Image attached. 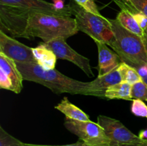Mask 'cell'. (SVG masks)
<instances>
[{
  "label": "cell",
  "mask_w": 147,
  "mask_h": 146,
  "mask_svg": "<svg viewBox=\"0 0 147 146\" xmlns=\"http://www.w3.org/2000/svg\"><path fill=\"white\" fill-rule=\"evenodd\" d=\"M0 146H24V143L9 134L0 126Z\"/></svg>",
  "instance_id": "d6986e66"
},
{
  "label": "cell",
  "mask_w": 147,
  "mask_h": 146,
  "mask_svg": "<svg viewBox=\"0 0 147 146\" xmlns=\"http://www.w3.org/2000/svg\"><path fill=\"white\" fill-rule=\"evenodd\" d=\"M42 43L55 53L57 58L68 60L83 70L85 74L89 77L94 75L90 67L89 59L72 49L66 42L65 39L57 38L48 42H42Z\"/></svg>",
  "instance_id": "ba28073f"
},
{
  "label": "cell",
  "mask_w": 147,
  "mask_h": 146,
  "mask_svg": "<svg viewBox=\"0 0 147 146\" xmlns=\"http://www.w3.org/2000/svg\"><path fill=\"white\" fill-rule=\"evenodd\" d=\"M0 70H2L11 80L12 92L19 94L23 88V76L17 67V62L0 52Z\"/></svg>",
  "instance_id": "4fadbf2b"
},
{
  "label": "cell",
  "mask_w": 147,
  "mask_h": 146,
  "mask_svg": "<svg viewBox=\"0 0 147 146\" xmlns=\"http://www.w3.org/2000/svg\"><path fill=\"white\" fill-rule=\"evenodd\" d=\"M65 127L89 146H111V141L103 127L92 121L66 119Z\"/></svg>",
  "instance_id": "8992f818"
},
{
  "label": "cell",
  "mask_w": 147,
  "mask_h": 146,
  "mask_svg": "<svg viewBox=\"0 0 147 146\" xmlns=\"http://www.w3.org/2000/svg\"><path fill=\"white\" fill-rule=\"evenodd\" d=\"M0 52L16 62L37 64L32 48L0 31Z\"/></svg>",
  "instance_id": "9c48e42d"
},
{
  "label": "cell",
  "mask_w": 147,
  "mask_h": 146,
  "mask_svg": "<svg viewBox=\"0 0 147 146\" xmlns=\"http://www.w3.org/2000/svg\"><path fill=\"white\" fill-rule=\"evenodd\" d=\"M17 65L24 80L39 83L56 94L69 93L87 95L89 82H83L70 78L55 69L45 70L38 64L17 62Z\"/></svg>",
  "instance_id": "6da1fadb"
},
{
  "label": "cell",
  "mask_w": 147,
  "mask_h": 146,
  "mask_svg": "<svg viewBox=\"0 0 147 146\" xmlns=\"http://www.w3.org/2000/svg\"><path fill=\"white\" fill-rule=\"evenodd\" d=\"M131 97L133 99H140L147 102V84L143 81L132 85Z\"/></svg>",
  "instance_id": "ffe728a7"
},
{
  "label": "cell",
  "mask_w": 147,
  "mask_h": 146,
  "mask_svg": "<svg viewBox=\"0 0 147 146\" xmlns=\"http://www.w3.org/2000/svg\"><path fill=\"white\" fill-rule=\"evenodd\" d=\"M147 17V0H128Z\"/></svg>",
  "instance_id": "cb8c5ba5"
},
{
  "label": "cell",
  "mask_w": 147,
  "mask_h": 146,
  "mask_svg": "<svg viewBox=\"0 0 147 146\" xmlns=\"http://www.w3.org/2000/svg\"><path fill=\"white\" fill-rule=\"evenodd\" d=\"M132 85L128 82H121L109 87L105 93V98L121 99V100H131Z\"/></svg>",
  "instance_id": "e0dca14e"
},
{
  "label": "cell",
  "mask_w": 147,
  "mask_h": 146,
  "mask_svg": "<svg viewBox=\"0 0 147 146\" xmlns=\"http://www.w3.org/2000/svg\"><path fill=\"white\" fill-rule=\"evenodd\" d=\"M122 82L118 67L108 74L98 77L92 82H89L87 96L105 98L106 91L111 86Z\"/></svg>",
  "instance_id": "7c38bea8"
},
{
  "label": "cell",
  "mask_w": 147,
  "mask_h": 146,
  "mask_svg": "<svg viewBox=\"0 0 147 146\" xmlns=\"http://www.w3.org/2000/svg\"><path fill=\"white\" fill-rule=\"evenodd\" d=\"M131 111L138 117H147V105L140 99H133Z\"/></svg>",
  "instance_id": "44dd1931"
},
{
  "label": "cell",
  "mask_w": 147,
  "mask_h": 146,
  "mask_svg": "<svg viewBox=\"0 0 147 146\" xmlns=\"http://www.w3.org/2000/svg\"><path fill=\"white\" fill-rule=\"evenodd\" d=\"M33 54L37 60V64L45 70H54L55 67L57 57L52 50L40 42L35 48H32Z\"/></svg>",
  "instance_id": "5bb4252c"
},
{
  "label": "cell",
  "mask_w": 147,
  "mask_h": 146,
  "mask_svg": "<svg viewBox=\"0 0 147 146\" xmlns=\"http://www.w3.org/2000/svg\"><path fill=\"white\" fill-rule=\"evenodd\" d=\"M144 40V42L145 47H146V50H147V27L146 28V29L144 30V36L142 37Z\"/></svg>",
  "instance_id": "4316f807"
},
{
  "label": "cell",
  "mask_w": 147,
  "mask_h": 146,
  "mask_svg": "<svg viewBox=\"0 0 147 146\" xmlns=\"http://www.w3.org/2000/svg\"><path fill=\"white\" fill-rule=\"evenodd\" d=\"M139 137H140L142 140H147V129L146 130H143L139 133Z\"/></svg>",
  "instance_id": "484cf974"
},
{
  "label": "cell",
  "mask_w": 147,
  "mask_h": 146,
  "mask_svg": "<svg viewBox=\"0 0 147 146\" xmlns=\"http://www.w3.org/2000/svg\"><path fill=\"white\" fill-rule=\"evenodd\" d=\"M114 40L111 46L122 62L134 68L147 64V50L142 37L123 28L116 19H109Z\"/></svg>",
  "instance_id": "3957f363"
},
{
  "label": "cell",
  "mask_w": 147,
  "mask_h": 146,
  "mask_svg": "<svg viewBox=\"0 0 147 146\" xmlns=\"http://www.w3.org/2000/svg\"><path fill=\"white\" fill-rule=\"evenodd\" d=\"M97 120L110 140L111 146H127L144 141L139 135L134 134L123 123L116 119L98 115Z\"/></svg>",
  "instance_id": "52a82bcc"
},
{
  "label": "cell",
  "mask_w": 147,
  "mask_h": 146,
  "mask_svg": "<svg viewBox=\"0 0 147 146\" xmlns=\"http://www.w3.org/2000/svg\"><path fill=\"white\" fill-rule=\"evenodd\" d=\"M55 108L63 113L65 115L66 119L78 121H90L89 117L86 113L70 102L67 97H64Z\"/></svg>",
  "instance_id": "9a60e30c"
},
{
  "label": "cell",
  "mask_w": 147,
  "mask_h": 146,
  "mask_svg": "<svg viewBox=\"0 0 147 146\" xmlns=\"http://www.w3.org/2000/svg\"><path fill=\"white\" fill-rule=\"evenodd\" d=\"M127 146H147V140H144L143 142L140 143H137V144L134 145H127Z\"/></svg>",
  "instance_id": "83f0119b"
},
{
  "label": "cell",
  "mask_w": 147,
  "mask_h": 146,
  "mask_svg": "<svg viewBox=\"0 0 147 146\" xmlns=\"http://www.w3.org/2000/svg\"><path fill=\"white\" fill-rule=\"evenodd\" d=\"M120 12L118 14L116 19L124 29L129 31L137 34L139 37H143L144 31L139 24L135 19L133 14L124 8H121Z\"/></svg>",
  "instance_id": "2e32d148"
},
{
  "label": "cell",
  "mask_w": 147,
  "mask_h": 146,
  "mask_svg": "<svg viewBox=\"0 0 147 146\" xmlns=\"http://www.w3.org/2000/svg\"><path fill=\"white\" fill-rule=\"evenodd\" d=\"M73 1L88 12L96 14V15L102 16L99 11L97 5L93 0H73Z\"/></svg>",
  "instance_id": "7402d4cb"
},
{
  "label": "cell",
  "mask_w": 147,
  "mask_h": 146,
  "mask_svg": "<svg viewBox=\"0 0 147 146\" xmlns=\"http://www.w3.org/2000/svg\"><path fill=\"white\" fill-rule=\"evenodd\" d=\"M75 15L79 31L86 33L94 41L101 42L111 46L114 40L109 19L88 12L76 4H69Z\"/></svg>",
  "instance_id": "277c9868"
},
{
  "label": "cell",
  "mask_w": 147,
  "mask_h": 146,
  "mask_svg": "<svg viewBox=\"0 0 147 146\" xmlns=\"http://www.w3.org/2000/svg\"><path fill=\"white\" fill-rule=\"evenodd\" d=\"M142 81H143L144 82L146 83V84H147V76H144V77H142Z\"/></svg>",
  "instance_id": "f1b7e54d"
},
{
  "label": "cell",
  "mask_w": 147,
  "mask_h": 146,
  "mask_svg": "<svg viewBox=\"0 0 147 146\" xmlns=\"http://www.w3.org/2000/svg\"><path fill=\"white\" fill-rule=\"evenodd\" d=\"M0 87L4 90L12 91V84L7 74L0 70Z\"/></svg>",
  "instance_id": "603a6c76"
},
{
  "label": "cell",
  "mask_w": 147,
  "mask_h": 146,
  "mask_svg": "<svg viewBox=\"0 0 147 146\" xmlns=\"http://www.w3.org/2000/svg\"><path fill=\"white\" fill-rule=\"evenodd\" d=\"M78 31L76 19L71 17L30 11L27 27L29 40L39 37L43 42L57 38L66 40Z\"/></svg>",
  "instance_id": "7a4b0ae2"
},
{
  "label": "cell",
  "mask_w": 147,
  "mask_h": 146,
  "mask_svg": "<svg viewBox=\"0 0 147 146\" xmlns=\"http://www.w3.org/2000/svg\"><path fill=\"white\" fill-rule=\"evenodd\" d=\"M0 4L20 7L45 14L68 17L73 15L70 7L67 10H58L55 7L53 3H50L45 0H0Z\"/></svg>",
  "instance_id": "30bf717a"
},
{
  "label": "cell",
  "mask_w": 147,
  "mask_h": 146,
  "mask_svg": "<svg viewBox=\"0 0 147 146\" xmlns=\"http://www.w3.org/2000/svg\"><path fill=\"white\" fill-rule=\"evenodd\" d=\"M24 146H89L85 143H83L81 140H79L77 143H73V144L69 145H36V144H28V143H24Z\"/></svg>",
  "instance_id": "d4e9b609"
},
{
  "label": "cell",
  "mask_w": 147,
  "mask_h": 146,
  "mask_svg": "<svg viewBox=\"0 0 147 146\" xmlns=\"http://www.w3.org/2000/svg\"><path fill=\"white\" fill-rule=\"evenodd\" d=\"M30 10L0 4V31L13 38L29 40L27 27Z\"/></svg>",
  "instance_id": "5b68a950"
},
{
  "label": "cell",
  "mask_w": 147,
  "mask_h": 146,
  "mask_svg": "<svg viewBox=\"0 0 147 146\" xmlns=\"http://www.w3.org/2000/svg\"><path fill=\"white\" fill-rule=\"evenodd\" d=\"M118 70L121 77L122 82H128L131 85H134L136 83L142 81V77L139 74L136 69L124 62H122L119 64L118 67Z\"/></svg>",
  "instance_id": "ac0fdd59"
},
{
  "label": "cell",
  "mask_w": 147,
  "mask_h": 146,
  "mask_svg": "<svg viewBox=\"0 0 147 146\" xmlns=\"http://www.w3.org/2000/svg\"><path fill=\"white\" fill-rule=\"evenodd\" d=\"M98 51V75L100 77L117 68L122 60L119 54L101 42L95 41Z\"/></svg>",
  "instance_id": "8fae6325"
}]
</instances>
